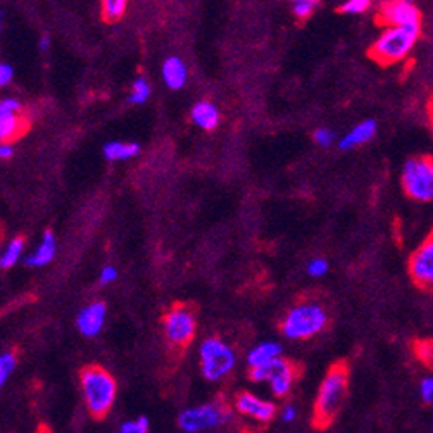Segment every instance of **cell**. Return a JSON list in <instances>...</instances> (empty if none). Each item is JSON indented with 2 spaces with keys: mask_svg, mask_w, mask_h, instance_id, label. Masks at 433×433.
I'll use <instances>...</instances> for the list:
<instances>
[{
  "mask_svg": "<svg viewBox=\"0 0 433 433\" xmlns=\"http://www.w3.org/2000/svg\"><path fill=\"white\" fill-rule=\"evenodd\" d=\"M81 394L87 409L95 419H102L113 409L118 397V382L105 367L90 365L80 373Z\"/></svg>",
  "mask_w": 433,
  "mask_h": 433,
  "instance_id": "7a4b0ae2",
  "label": "cell"
},
{
  "mask_svg": "<svg viewBox=\"0 0 433 433\" xmlns=\"http://www.w3.org/2000/svg\"><path fill=\"white\" fill-rule=\"evenodd\" d=\"M404 194L416 202L433 200V157L414 156L402 167Z\"/></svg>",
  "mask_w": 433,
  "mask_h": 433,
  "instance_id": "ba28073f",
  "label": "cell"
},
{
  "mask_svg": "<svg viewBox=\"0 0 433 433\" xmlns=\"http://www.w3.org/2000/svg\"><path fill=\"white\" fill-rule=\"evenodd\" d=\"M371 0H345L340 6V12L344 14H362L370 9Z\"/></svg>",
  "mask_w": 433,
  "mask_h": 433,
  "instance_id": "4316f807",
  "label": "cell"
},
{
  "mask_svg": "<svg viewBox=\"0 0 433 433\" xmlns=\"http://www.w3.org/2000/svg\"><path fill=\"white\" fill-rule=\"evenodd\" d=\"M299 377V366L288 359H276L263 367L251 370V380L256 383H268L275 397H285Z\"/></svg>",
  "mask_w": 433,
  "mask_h": 433,
  "instance_id": "9c48e42d",
  "label": "cell"
},
{
  "mask_svg": "<svg viewBox=\"0 0 433 433\" xmlns=\"http://www.w3.org/2000/svg\"><path fill=\"white\" fill-rule=\"evenodd\" d=\"M56 251H57V244L54 234H52V231H45L42 242H40L38 247H36L33 254L24 257V263H26V266L31 268H42L54 259Z\"/></svg>",
  "mask_w": 433,
  "mask_h": 433,
  "instance_id": "e0dca14e",
  "label": "cell"
},
{
  "mask_svg": "<svg viewBox=\"0 0 433 433\" xmlns=\"http://www.w3.org/2000/svg\"><path fill=\"white\" fill-rule=\"evenodd\" d=\"M149 428H150L149 418H145V416H138L137 419L122 423L120 433H149Z\"/></svg>",
  "mask_w": 433,
  "mask_h": 433,
  "instance_id": "484cf974",
  "label": "cell"
},
{
  "mask_svg": "<svg viewBox=\"0 0 433 433\" xmlns=\"http://www.w3.org/2000/svg\"><path fill=\"white\" fill-rule=\"evenodd\" d=\"M105 316H108V308L104 302H92L85 306L76 316V326L85 337L92 338L97 337L102 332L105 325Z\"/></svg>",
  "mask_w": 433,
  "mask_h": 433,
  "instance_id": "4fadbf2b",
  "label": "cell"
},
{
  "mask_svg": "<svg viewBox=\"0 0 433 433\" xmlns=\"http://www.w3.org/2000/svg\"><path fill=\"white\" fill-rule=\"evenodd\" d=\"M16 366H18V355L16 353H4L0 354V389L7 383V380L14 373Z\"/></svg>",
  "mask_w": 433,
  "mask_h": 433,
  "instance_id": "603a6c76",
  "label": "cell"
},
{
  "mask_svg": "<svg viewBox=\"0 0 433 433\" xmlns=\"http://www.w3.org/2000/svg\"><path fill=\"white\" fill-rule=\"evenodd\" d=\"M140 154V144L137 142H109L104 145V156L108 161H128Z\"/></svg>",
  "mask_w": 433,
  "mask_h": 433,
  "instance_id": "d6986e66",
  "label": "cell"
},
{
  "mask_svg": "<svg viewBox=\"0 0 433 433\" xmlns=\"http://www.w3.org/2000/svg\"><path fill=\"white\" fill-rule=\"evenodd\" d=\"M219 120H221V114L209 100L197 102L192 109V121L202 130H214L219 125Z\"/></svg>",
  "mask_w": 433,
  "mask_h": 433,
  "instance_id": "ac0fdd59",
  "label": "cell"
},
{
  "mask_svg": "<svg viewBox=\"0 0 433 433\" xmlns=\"http://www.w3.org/2000/svg\"><path fill=\"white\" fill-rule=\"evenodd\" d=\"M128 0H102V18L104 21L114 23L122 18Z\"/></svg>",
  "mask_w": 433,
  "mask_h": 433,
  "instance_id": "7402d4cb",
  "label": "cell"
},
{
  "mask_svg": "<svg viewBox=\"0 0 433 433\" xmlns=\"http://www.w3.org/2000/svg\"><path fill=\"white\" fill-rule=\"evenodd\" d=\"M40 51H47L48 48V45H51V40H48V36L45 35V36H42V38H40Z\"/></svg>",
  "mask_w": 433,
  "mask_h": 433,
  "instance_id": "8d00e7d4",
  "label": "cell"
},
{
  "mask_svg": "<svg viewBox=\"0 0 433 433\" xmlns=\"http://www.w3.org/2000/svg\"><path fill=\"white\" fill-rule=\"evenodd\" d=\"M409 275L419 288L433 290V230L412 252L409 259Z\"/></svg>",
  "mask_w": 433,
  "mask_h": 433,
  "instance_id": "8fae6325",
  "label": "cell"
},
{
  "mask_svg": "<svg viewBox=\"0 0 433 433\" xmlns=\"http://www.w3.org/2000/svg\"><path fill=\"white\" fill-rule=\"evenodd\" d=\"M419 31L414 28H385L371 45L370 56L382 66L399 64L409 57L419 38Z\"/></svg>",
  "mask_w": 433,
  "mask_h": 433,
  "instance_id": "277c9868",
  "label": "cell"
},
{
  "mask_svg": "<svg viewBox=\"0 0 433 433\" xmlns=\"http://www.w3.org/2000/svg\"><path fill=\"white\" fill-rule=\"evenodd\" d=\"M118 278V269L114 266H105L102 268L100 271V283L102 285H109L113 283V281H116Z\"/></svg>",
  "mask_w": 433,
  "mask_h": 433,
  "instance_id": "836d02e7",
  "label": "cell"
},
{
  "mask_svg": "<svg viewBox=\"0 0 433 433\" xmlns=\"http://www.w3.org/2000/svg\"><path fill=\"white\" fill-rule=\"evenodd\" d=\"M0 28H2V19H0Z\"/></svg>",
  "mask_w": 433,
  "mask_h": 433,
  "instance_id": "f35d334b",
  "label": "cell"
},
{
  "mask_svg": "<svg viewBox=\"0 0 433 433\" xmlns=\"http://www.w3.org/2000/svg\"><path fill=\"white\" fill-rule=\"evenodd\" d=\"M19 111H21V102L18 99L0 100V120H6V118L11 116H18Z\"/></svg>",
  "mask_w": 433,
  "mask_h": 433,
  "instance_id": "83f0119b",
  "label": "cell"
},
{
  "mask_svg": "<svg viewBox=\"0 0 433 433\" xmlns=\"http://www.w3.org/2000/svg\"><path fill=\"white\" fill-rule=\"evenodd\" d=\"M187 78H189V71H187L185 63L177 56L167 57L165 64H162V80H165L167 88H183L187 83Z\"/></svg>",
  "mask_w": 433,
  "mask_h": 433,
  "instance_id": "2e32d148",
  "label": "cell"
},
{
  "mask_svg": "<svg viewBox=\"0 0 433 433\" xmlns=\"http://www.w3.org/2000/svg\"><path fill=\"white\" fill-rule=\"evenodd\" d=\"M314 7L316 6L313 4H293V14L299 19H308L314 12Z\"/></svg>",
  "mask_w": 433,
  "mask_h": 433,
  "instance_id": "1f68e13d",
  "label": "cell"
},
{
  "mask_svg": "<svg viewBox=\"0 0 433 433\" xmlns=\"http://www.w3.org/2000/svg\"><path fill=\"white\" fill-rule=\"evenodd\" d=\"M283 347H281L278 342L268 340V342H261L256 347H252L247 354V366L251 370H256V367H263L269 365V362L276 361V359L283 358Z\"/></svg>",
  "mask_w": 433,
  "mask_h": 433,
  "instance_id": "9a60e30c",
  "label": "cell"
},
{
  "mask_svg": "<svg viewBox=\"0 0 433 433\" xmlns=\"http://www.w3.org/2000/svg\"><path fill=\"white\" fill-rule=\"evenodd\" d=\"M377 23L383 28L422 30V12L412 0H385L377 12Z\"/></svg>",
  "mask_w": 433,
  "mask_h": 433,
  "instance_id": "30bf717a",
  "label": "cell"
},
{
  "mask_svg": "<svg viewBox=\"0 0 433 433\" xmlns=\"http://www.w3.org/2000/svg\"><path fill=\"white\" fill-rule=\"evenodd\" d=\"M23 251H24V239H21V236L12 239L11 242L7 244V247L2 251V254H0V268L9 269L14 266V264L19 261V257H21Z\"/></svg>",
  "mask_w": 433,
  "mask_h": 433,
  "instance_id": "44dd1931",
  "label": "cell"
},
{
  "mask_svg": "<svg viewBox=\"0 0 433 433\" xmlns=\"http://www.w3.org/2000/svg\"><path fill=\"white\" fill-rule=\"evenodd\" d=\"M419 395L424 404H433V377L423 378V382L419 383Z\"/></svg>",
  "mask_w": 433,
  "mask_h": 433,
  "instance_id": "4dcf8cb0",
  "label": "cell"
},
{
  "mask_svg": "<svg viewBox=\"0 0 433 433\" xmlns=\"http://www.w3.org/2000/svg\"><path fill=\"white\" fill-rule=\"evenodd\" d=\"M328 313L318 302H302L293 306L281 321V333L290 340H309L328 325Z\"/></svg>",
  "mask_w": 433,
  "mask_h": 433,
  "instance_id": "3957f363",
  "label": "cell"
},
{
  "mask_svg": "<svg viewBox=\"0 0 433 433\" xmlns=\"http://www.w3.org/2000/svg\"><path fill=\"white\" fill-rule=\"evenodd\" d=\"M313 137L314 142L321 147H330L335 142V133L330 128H318Z\"/></svg>",
  "mask_w": 433,
  "mask_h": 433,
  "instance_id": "f546056e",
  "label": "cell"
},
{
  "mask_svg": "<svg viewBox=\"0 0 433 433\" xmlns=\"http://www.w3.org/2000/svg\"><path fill=\"white\" fill-rule=\"evenodd\" d=\"M296 418H297L296 406H292V404H287V406L281 409V419H283L285 423H292V422H296Z\"/></svg>",
  "mask_w": 433,
  "mask_h": 433,
  "instance_id": "e575fe53",
  "label": "cell"
},
{
  "mask_svg": "<svg viewBox=\"0 0 433 433\" xmlns=\"http://www.w3.org/2000/svg\"><path fill=\"white\" fill-rule=\"evenodd\" d=\"M149 97H150L149 81H147L144 76H140V78H137L133 81L132 93H130L128 100L132 102V104H144V102L149 100Z\"/></svg>",
  "mask_w": 433,
  "mask_h": 433,
  "instance_id": "d4e9b609",
  "label": "cell"
},
{
  "mask_svg": "<svg viewBox=\"0 0 433 433\" xmlns=\"http://www.w3.org/2000/svg\"><path fill=\"white\" fill-rule=\"evenodd\" d=\"M234 419V411L221 399L206 402L202 406L189 407L178 416V424L183 432L199 433L218 428Z\"/></svg>",
  "mask_w": 433,
  "mask_h": 433,
  "instance_id": "5b68a950",
  "label": "cell"
},
{
  "mask_svg": "<svg viewBox=\"0 0 433 433\" xmlns=\"http://www.w3.org/2000/svg\"><path fill=\"white\" fill-rule=\"evenodd\" d=\"M377 130H378V125H377V121H373V120H365V121L358 122V125H355L350 132H347L344 137L340 138L338 147H340L342 150H350V149H355V147H359V145H365L375 137V135H377Z\"/></svg>",
  "mask_w": 433,
  "mask_h": 433,
  "instance_id": "5bb4252c",
  "label": "cell"
},
{
  "mask_svg": "<svg viewBox=\"0 0 433 433\" xmlns=\"http://www.w3.org/2000/svg\"><path fill=\"white\" fill-rule=\"evenodd\" d=\"M0 254H2V249H0Z\"/></svg>",
  "mask_w": 433,
  "mask_h": 433,
  "instance_id": "ab89813d",
  "label": "cell"
},
{
  "mask_svg": "<svg viewBox=\"0 0 433 433\" xmlns=\"http://www.w3.org/2000/svg\"><path fill=\"white\" fill-rule=\"evenodd\" d=\"M318 2L320 0H292V4H313V6H316Z\"/></svg>",
  "mask_w": 433,
  "mask_h": 433,
  "instance_id": "74e56055",
  "label": "cell"
},
{
  "mask_svg": "<svg viewBox=\"0 0 433 433\" xmlns=\"http://www.w3.org/2000/svg\"><path fill=\"white\" fill-rule=\"evenodd\" d=\"M162 328H165V337L169 349L183 353L192 344L197 332V320L195 313L190 306L187 304H174L171 306L169 311L166 313L162 320Z\"/></svg>",
  "mask_w": 433,
  "mask_h": 433,
  "instance_id": "52a82bcc",
  "label": "cell"
},
{
  "mask_svg": "<svg viewBox=\"0 0 433 433\" xmlns=\"http://www.w3.org/2000/svg\"><path fill=\"white\" fill-rule=\"evenodd\" d=\"M200 373L209 382H218L230 375L236 365V354L226 342L209 337L200 344Z\"/></svg>",
  "mask_w": 433,
  "mask_h": 433,
  "instance_id": "8992f818",
  "label": "cell"
},
{
  "mask_svg": "<svg viewBox=\"0 0 433 433\" xmlns=\"http://www.w3.org/2000/svg\"><path fill=\"white\" fill-rule=\"evenodd\" d=\"M414 354L418 361L422 362L424 367L433 370V340L424 338V340L414 342Z\"/></svg>",
  "mask_w": 433,
  "mask_h": 433,
  "instance_id": "cb8c5ba5",
  "label": "cell"
},
{
  "mask_svg": "<svg viewBox=\"0 0 433 433\" xmlns=\"http://www.w3.org/2000/svg\"><path fill=\"white\" fill-rule=\"evenodd\" d=\"M235 409L247 418L261 423H269L276 416V404L261 399L251 392H242L235 399Z\"/></svg>",
  "mask_w": 433,
  "mask_h": 433,
  "instance_id": "7c38bea8",
  "label": "cell"
},
{
  "mask_svg": "<svg viewBox=\"0 0 433 433\" xmlns=\"http://www.w3.org/2000/svg\"><path fill=\"white\" fill-rule=\"evenodd\" d=\"M328 261L323 259V257H316V259H313L311 263L308 264V273L313 278H321L328 273Z\"/></svg>",
  "mask_w": 433,
  "mask_h": 433,
  "instance_id": "f1b7e54d",
  "label": "cell"
},
{
  "mask_svg": "<svg viewBox=\"0 0 433 433\" xmlns=\"http://www.w3.org/2000/svg\"><path fill=\"white\" fill-rule=\"evenodd\" d=\"M12 76H14V69H12L11 64L0 63V87H6L12 81Z\"/></svg>",
  "mask_w": 433,
  "mask_h": 433,
  "instance_id": "d6a6232c",
  "label": "cell"
},
{
  "mask_svg": "<svg viewBox=\"0 0 433 433\" xmlns=\"http://www.w3.org/2000/svg\"><path fill=\"white\" fill-rule=\"evenodd\" d=\"M349 387V367L345 362H335L323 378L314 402L313 423L316 428H326L333 423L344 404Z\"/></svg>",
  "mask_w": 433,
  "mask_h": 433,
  "instance_id": "6da1fadb",
  "label": "cell"
},
{
  "mask_svg": "<svg viewBox=\"0 0 433 433\" xmlns=\"http://www.w3.org/2000/svg\"><path fill=\"white\" fill-rule=\"evenodd\" d=\"M26 128V121L21 116H11L0 120V144H9L12 138L21 135Z\"/></svg>",
  "mask_w": 433,
  "mask_h": 433,
  "instance_id": "ffe728a7",
  "label": "cell"
},
{
  "mask_svg": "<svg viewBox=\"0 0 433 433\" xmlns=\"http://www.w3.org/2000/svg\"><path fill=\"white\" fill-rule=\"evenodd\" d=\"M14 156V145L0 144V159H11Z\"/></svg>",
  "mask_w": 433,
  "mask_h": 433,
  "instance_id": "d590c367",
  "label": "cell"
}]
</instances>
